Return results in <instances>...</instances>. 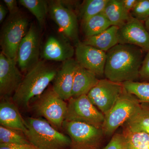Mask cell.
Returning <instances> with one entry per match:
<instances>
[{"label":"cell","mask_w":149,"mask_h":149,"mask_svg":"<svg viewBox=\"0 0 149 149\" xmlns=\"http://www.w3.org/2000/svg\"><path fill=\"white\" fill-rule=\"evenodd\" d=\"M85 37L98 35L111 26L103 12L91 17L82 24Z\"/></svg>","instance_id":"cb8c5ba5"},{"label":"cell","mask_w":149,"mask_h":149,"mask_svg":"<svg viewBox=\"0 0 149 149\" xmlns=\"http://www.w3.org/2000/svg\"><path fill=\"white\" fill-rule=\"evenodd\" d=\"M0 124L21 131L24 134L27 131L25 120L20 114L18 107L13 102L6 99L0 104Z\"/></svg>","instance_id":"e0dca14e"},{"label":"cell","mask_w":149,"mask_h":149,"mask_svg":"<svg viewBox=\"0 0 149 149\" xmlns=\"http://www.w3.org/2000/svg\"><path fill=\"white\" fill-rule=\"evenodd\" d=\"M36 98L32 106L35 113L45 118L57 130L63 128L67 111L68 103L65 101L52 88L46 90Z\"/></svg>","instance_id":"8992f818"},{"label":"cell","mask_w":149,"mask_h":149,"mask_svg":"<svg viewBox=\"0 0 149 149\" xmlns=\"http://www.w3.org/2000/svg\"><path fill=\"white\" fill-rule=\"evenodd\" d=\"M15 60L0 54V95L6 99L13 96L18 89L24 76L17 66Z\"/></svg>","instance_id":"7c38bea8"},{"label":"cell","mask_w":149,"mask_h":149,"mask_svg":"<svg viewBox=\"0 0 149 149\" xmlns=\"http://www.w3.org/2000/svg\"><path fill=\"white\" fill-rule=\"evenodd\" d=\"M124 88L121 83L112 82L107 78L100 79L87 96L104 115L111 109Z\"/></svg>","instance_id":"8fae6325"},{"label":"cell","mask_w":149,"mask_h":149,"mask_svg":"<svg viewBox=\"0 0 149 149\" xmlns=\"http://www.w3.org/2000/svg\"><path fill=\"white\" fill-rule=\"evenodd\" d=\"M25 133L30 144L36 149H70L69 136L59 132L47 120L42 117L24 119Z\"/></svg>","instance_id":"3957f363"},{"label":"cell","mask_w":149,"mask_h":149,"mask_svg":"<svg viewBox=\"0 0 149 149\" xmlns=\"http://www.w3.org/2000/svg\"><path fill=\"white\" fill-rule=\"evenodd\" d=\"M63 129L71 141L70 149H101L104 134L102 128L79 122L65 120Z\"/></svg>","instance_id":"52a82bcc"},{"label":"cell","mask_w":149,"mask_h":149,"mask_svg":"<svg viewBox=\"0 0 149 149\" xmlns=\"http://www.w3.org/2000/svg\"><path fill=\"white\" fill-rule=\"evenodd\" d=\"M75 56L80 66L95 73L97 77H103L107 52L80 42L75 46Z\"/></svg>","instance_id":"5bb4252c"},{"label":"cell","mask_w":149,"mask_h":149,"mask_svg":"<svg viewBox=\"0 0 149 149\" xmlns=\"http://www.w3.org/2000/svg\"><path fill=\"white\" fill-rule=\"evenodd\" d=\"M29 21L19 12L10 15L1 27L0 45L1 52L9 58L16 60L17 49L28 32Z\"/></svg>","instance_id":"277c9868"},{"label":"cell","mask_w":149,"mask_h":149,"mask_svg":"<svg viewBox=\"0 0 149 149\" xmlns=\"http://www.w3.org/2000/svg\"><path fill=\"white\" fill-rule=\"evenodd\" d=\"M118 44L137 46L144 52L149 51V32L143 22L131 17L119 27Z\"/></svg>","instance_id":"4fadbf2b"},{"label":"cell","mask_w":149,"mask_h":149,"mask_svg":"<svg viewBox=\"0 0 149 149\" xmlns=\"http://www.w3.org/2000/svg\"><path fill=\"white\" fill-rule=\"evenodd\" d=\"M121 1L125 10L130 13L138 2L139 0H121Z\"/></svg>","instance_id":"d6a6232c"},{"label":"cell","mask_w":149,"mask_h":149,"mask_svg":"<svg viewBox=\"0 0 149 149\" xmlns=\"http://www.w3.org/2000/svg\"><path fill=\"white\" fill-rule=\"evenodd\" d=\"M118 29L117 26H111L98 35L85 37L83 42L107 52L118 44Z\"/></svg>","instance_id":"d6986e66"},{"label":"cell","mask_w":149,"mask_h":149,"mask_svg":"<svg viewBox=\"0 0 149 149\" xmlns=\"http://www.w3.org/2000/svg\"><path fill=\"white\" fill-rule=\"evenodd\" d=\"M124 141L121 134L115 133L105 147L101 149H123Z\"/></svg>","instance_id":"f1b7e54d"},{"label":"cell","mask_w":149,"mask_h":149,"mask_svg":"<svg viewBox=\"0 0 149 149\" xmlns=\"http://www.w3.org/2000/svg\"><path fill=\"white\" fill-rule=\"evenodd\" d=\"M57 71L54 66L40 60L26 72L13 96V102L18 108H29L32 100L42 95L50 83L54 81Z\"/></svg>","instance_id":"7a4b0ae2"},{"label":"cell","mask_w":149,"mask_h":149,"mask_svg":"<svg viewBox=\"0 0 149 149\" xmlns=\"http://www.w3.org/2000/svg\"><path fill=\"white\" fill-rule=\"evenodd\" d=\"M80 66L75 59L72 58L63 63L53 81L52 89L61 99L68 101L72 97L74 75Z\"/></svg>","instance_id":"9a60e30c"},{"label":"cell","mask_w":149,"mask_h":149,"mask_svg":"<svg viewBox=\"0 0 149 149\" xmlns=\"http://www.w3.org/2000/svg\"><path fill=\"white\" fill-rule=\"evenodd\" d=\"M144 52L137 46L117 44L107 52L105 78L121 84L138 81L145 56Z\"/></svg>","instance_id":"6da1fadb"},{"label":"cell","mask_w":149,"mask_h":149,"mask_svg":"<svg viewBox=\"0 0 149 149\" xmlns=\"http://www.w3.org/2000/svg\"><path fill=\"white\" fill-rule=\"evenodd\" d=\"M123 149H128L126 148H125H125H124Z\"/></svg>","instance_id":"d590c367"},{"label":"cell","mask_w":149,"mask_h":149,"mask_svg":"<svg viewBox=\"0 0 149 149\" xmlns=\"http://www.w3.org/2000/svg\"><path fill=\"white\" fill-rule=\"evenodd\" d=\"M123 126L149 134V103L141 102L134 113Z\"/></svg>","instance_id":"44dd1931"},{"label":"cell","mask_w":149,"mask_h":149,"mask_svg":"<svg viewBox=\"0 0 149 149\" xmlns=\"http://www.w3.org/2000/svg\"><path fill=\"white\" fill-rule=\"evenodd\" d=\"M40 32L33 23L17 49L16 61L20 70L28 72L40 61Z\"/></svg>","instance_id":"30bf717a"},{"label":"cell","mask_w":149,"mask_h":149,"mask_svg":"<svg viewBox=\"0 0 149 149\" xmlns=\"http://www.w3.org/2000/svg\"><path fill=\"white\" fill-rule=\"evenodd\" d=\"M0 144H31L21 131L0 125Z\"/></svg>","instance_id":"484cf974"},{"label":"cell","mask_w":149,"mask_h":149,"mask_svg":"<svg viewBox=\"0 0 149 149\" xmlns=\"http://www.w3.org/2000/svg\"><path fill=\"white\" fill-rule=\"evenodd\" d=\"M49 12L52 18L67 39L75 46L80 42L77 15L60 0L48 1Z\"/></svg>","instance_id":"9c48e42d"},{"label":"cell","mask_w":149,"mask_h":149,"mask_svg":"<svg viewBox=\"0 0 149 149\" xmlns=\"http://www.w3.org/2000/svg\"><path fill=\"white\" fill-rule=\"evenodd\" d=\"M100 79L95 73L81 66L74 75L72 86V97L87 95L99 82Z\"/></svg>","instance_id":"ac0fdd59"},{"label":"cell","mask_w":149,"mask_h":149,"mask_svg":"<svg viewBox=\"0 0 149 149\" xmlns=\"http://www.w3.org/2000/svg\"><path fill=\"white\" fill-rule=\"evenodd\" d=\"M7 9L3 5H0V23L2 22L4 20L6 15L7 13Z\"/></svg>","instance_id":"836d02e7"},{"label":"cell","mask_w":149,"mask_h":149,"mask_svg":"<svg viewBox=\"0 0 149 149\" xmlns=\"http://www.w3.org/2000/svg\"><path fill=\"white\" fill-rule=\"evenodd\" d=\"M139 80L149 83V51L147 52L140 71Z\"/></svg>","instance_id":"f546056e"},{"label":"cell","mask_w":149,"mask_h":149,"mask_svg":"<svg viewBox=\"0 0 149 149\" xmlns=\"http://www.w3.org/2000/svg\"><path fill=\"white\" fill-rule=\"evenodd\" d=\"M0 149H36L31 144H0Z\"/></svg>","instance_id":"4dcf8cb0"},{"label":"cell","mask_w":149,"mask_h":149,"mask_svg":"<svg viewBox=\"0 0 149 149\" xmlns=\"http://www.w3.org/2000/svg\"><path fill=\"white\" fill-rule=\"evenodd\" d=\"M144 25L147 31L149 32V18L144 22Z\"/></svg>","instance_id":"e575fe53"},{"label":"cell","mask_w":149,"mask_h":149,"mask_svg":"<svg viewBox=\"0 0 149 149\" xmlns=\"http://www.w3.org/2000/svg\"><path fill=\"white\" fill-rule=\"evenodd\" d=\"M103 13L111 26L120 27L131 17L130 13L125 10L121 0H109Z\"/></svg>","instance_id":"ffe728a7"},{"label":"cell","mask_w":149,"mask_h":149,"mask_svg":"<svg viewBox=\"0 0 149 149\" xmlns=\"http://www.w3.org/2000/svg\"><path fill=\"white\" fill-rule=\"evenodd\" d=\"M19 3L32 13L37 19L41 29L45 25L49 12L48 1L45 0H19Z\"/></svg>","instance_id":"603a6c76"},{"label":"cell","mask_w":149,"mask_h":149,"mask_svg":"<svg viewBox=\"0 0 149 149\" xmlns=\"http://www.w3.org/2000/svg\"><path fill=\"white\" fill-rule=\"evenodd\" d=\"M130 14L133 18L145 22L149 18V0H139Z\"/></svg>","instance_id":"83f0119b"},{"label":"cell","mask_w":149,"mask_h":149,"mask_svg":"<svg viewBox=\"0 0 149 149\" xmlns=\"http://www.w3.org/2000/svg\"><path fill=\"white\" fill-rule=\"evenodd\" d=\"M122 84L125 90L135 96L141 102L149 103L148 82L131 81L125 82Z\"/></svg>","instance_id":"4316f807"},{"label":"cell","mask_w":149,"mask_h":149,"mask_svg":"<svg viewBox=\"0 0 149 149\" xmlns=\"http://www.w3.org/2000/svg\"><path fill=\"white\" fill-rule=\"evenodd\" d=\"M75 49L68 39L51 36L44 45L42 56L45 60L64 62L72 58Z\"/></svg>","instance_id":"2e32d148"},{"label":"cell","mask_w":149,"mask_h":149,"mask_svg":"<svg viewBox=\"0 0 149 149\" xmlns=\"http://www.w3.org/2000/svg\"><path fill=\"white\" fill-rule=\"evenodd\" d=\"M7 8L10 13V15H14L18 13L19 9L17 6V2L15 0H4Z\"/></svg>","instance_id":"1f68e13d"},{"label":"cell","mask_w":149,"mask_h":149,"mask_svg":"<svg viewBox=\"0 0 149 149\" xmlns=\"http://www.w3.org/2000/svg\"><path fill=\"white\" fill-rule=\"evenodd\" d=\"M141 102L125 88L109 111L104 115L102 129L105 136H112L132 116Z\"/></svg>","instance_id":"5b68a950"},{"label":"cell","mask_w":149,"mask_h":149,"mask_svg":"<svg viewBox=\"0 0 149 149\" xmlns=\"http://www.w3.org/2000/svg\"><path fill=\"white\" fill-rule=\"evenodd\" d=\"M104 115L91 101L87 95L71 97L68 101L65 120L83 123L102 128Z\"/></svg>","instance_id":"ba28073f"},{"label":"cell","mask_w":149,"mask_h":149,"mask_svg":"<svg viewBox=\"0 0 149 149\" xmlns=\"http://www.w3.org/2000/svg\"><path fill=\"white\" fill-rule=\"evenodd\" d=\"M121 133L124 146L128 149H149V134L122 126Z\"/></svg>","instance_id":"7402d4cb"},{"label":"cell","mask_w":149,"mask_h":149,"mask_svg":"<svg viewBox=\"0 0 149 149\" xmlns=\"http://www.w3.org/2000/svg\"><path fill=\"white\" fill-rule=\"evenodd\" d=\"M109 0H85L79 9L81 24H84L93 17L103 12Z\"/></svg>","instance_id":"d4e9b609"}]
</instances>
